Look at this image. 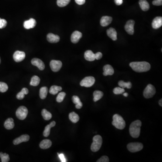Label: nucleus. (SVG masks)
Masks as SVG:
<instances>
[{"instance_id":"6e6552de","label":"nucleus","mask_w":162,"mask_h":162,"mask_svg":"<svg viewBox=\"0 0 162 162\" xmlns=\"http://www.w3.org/2000/svg\"><path fill=\"white\" fill-rule=\"evenodd\" d=\"M95 79L93 77L89 76L85 77L80 82V86L86 87H90L94 84Z\"/></svg>"},{"instance_id":"a211bd4d","label":"nucleus","mask_w":162,"mask_h":162,"mask_svg":"<svg viewBox=\"0 0 162 162\" xmlns=\"http://www.w3.org/2000/svg\"><path fill=\"white\" fill-rule=\"evenodd\" d=\"M112 21V18L110 16H104L101 18L100 23L103 27H106L110 24Z\"/></svg>"},{"instance_id":"f8f14e48","label":"nucleus","mask_w":162,"mask_h":162,"mask_svg":"<svg viewBox=\"0 0 162 162\" xmlns=\"http://www.w3.org/2000/svg\"><path fill=\"white\" fill-rule=\"evenodd\" d=\"M31 63L33 65L37 66L40 70H43L45 68V66L43 61L38 58L32 59Z\"/></svg>"},{"instance_id":"412c9836","label":"nucleus","mask_w":162,"mask_h":162,"mask_svg":"<svg viewBox=\"0 0 162 162\" xmlns=\"http://www.w3.org/2000/svg\"><path fill=\"white\" fill-rule=\"evenodd\" d=\"M84 58L86 60L89 61H93L96 60L95 55L91 50H87L84 53Z\"/></svg>"},{"instance_id":"2f4dec72","label":"nucleus","mask_w":162,"mask_h":162,"mask_svg":"<svg viewBox=\"0 0 162 162\" xmlns=\"http://www.w3.org/2000/svg\"><path fill=\"white\" fill-rule=\"evenodd\" d=\"M48 94V88L46 87H41L40 89V97L41 99H45Z\"/></svg>"},{"instance_id":"dca6fc26","label":"nucleus","mask_w":162,"mask_h":162,"mask_svg":"<svg viewBox=\"0 0 162 162\" xmlns=\"http://www.w3.org/2000/svg\"><path fill=\"white\" fill-rule=\"evenodd\" d=\"M37 24L36 21L34 19H30L28 20L25 21L24 23V26L25 28L27 29H31L35 27Z\"/></svg>"},{"instance_id":"cd10ccee","label":"nucleus","mask_w":162,"mask_h":162,"mask_svg":"<svg viewBox=\"0 0 162 162\" xmlns=\"http://www.w3.org/2000/svg\"><path fill=\"white\" fill-rule=\"evenodd\" d=\"M104 93L100 91H95L93 93V100L94 102H97L103 97Z\"/></svg>"},{"instance_id":"7ed1b4c3","label":"nucleus","mask_w":162,"mask_h":162,"mask_svg":"<svg viewBox=\"0 0 162 162\" xmlns=\"http://www.w3.org/2000/svg\"><path fill=\"white\" fill-rule=\"evenodd\" d=\"M112 125L117 129L122 130L126 126V122L124 118L120 115L115 114L113 117Z\"/></svg>"},{"instance_id":"4468645a","label":"nucleus","mask_w":162,"mask_h":162,"mask_svg":"<svg viewBox=\"0 0 162 162\" xmlns=\"http://www.w3.org/2000/svg\"><path fill=\"white\" fill-rule=\"evenodd\" d=\"M82 37V33L78 31H75L72 33L71 37V42L74 44L77 43Z\"/></svg>"},{"instance_id":"6ab92c4d","label":"nucleus","mask_w":162,"mask_h":162,"mask_svg":"<svg viewBox=\"0 0 162 162\" xmlns=\"http://www.w3.org/2000/svg\"><path fill=\"white\" fill-rule=\"evenodd\" d=\"M103 75L106 76L108 75H112L114 74V69L111 65H105L103 67Z\"/></svg>"},{"instance_id":"b1692460","label":"nucleus","mask_w":162,"mask_h":162,"mask_svg":"<svg viewBox=\"0 0 162 162\" xmlns=\"http://www.w3.org/2000/svg\"><path fill=\"white\" fill-rule=\"evenodd\" d=\"M56 122L55 121H52L51 122L50 124L47 125L45 127L44 132H43V136L45 137H48L50 134V130L51 128L54 127L56 125Z\"/></svg>"},{"instance_id":"2eb2a0df","label":"nucleus","mask_w":162,"mask_h":162,"mask_svg":"<svg viewBox=\"0 0 162 162\" xmlns=\"http://www.w3.org/2000/svg\"><path fill=\"white\" fill-rule=\"evenodd\" d=\"M162 25V17H156L153 20L152 27L155 29H157L160 28Z\"/></svg>"},{"instance_id":"c85d7f7f","label":"nucleus","mask_w":162,"mask_h":162,"mask_svg":"<svg viewBox=\"0 0 162 162\" xmlns=\"http://www.w3.org/2000/svg\"><path fill=\"white\" fill-rule=\"evenodd\" d=\"M28 93V90L26 88H23L21 91L17 95L16 98L19 100H22L24 98L25 95Z\"/></svg>"},{"instance_id":"f3484780","label":"nucleus","mask_w":162,"mask_h":162,"mask_svg":"<svg viewBox=\"0 0 162 162\" xmlns=\"http://www.w3.org/2000/svg\"><path fill=\"white\" fill-rule=\"evenodd\" d=\"M47 41L50 43H57L59 42L60 38L57 35L54 34L52 33H50L47 35Z\"/></svg>"},{"instance_id":"0eeeda50","label":"nucleus","mask_w":162,"mask_h":162,"mask_svg":"<svg viewBox=\"0 0 162 162\" xmlns=\"http://www.w3.org/2000/svg\"><path fill=\"white\" fill-rule=\"evenodd\" d=\"M28 114L27 108L24 106L19 107L16 112V115L19 119L23 120L26 118Z\"/></svg>"},{"instance_id":"aec40b11","label":"nucleus","mask_w":162,"mask_h":162,"mask_svg":"<svg viewBox=\"0 0 162 162\" xmlns=\"http://www.w3.org/2000/svg\"><path fill=\"white\" fill-rule=\"evenodd\" d=\"M107 34L109 38L113 41L117 40V32L116 30L113 28H110L107 30Z\"/></svg>"},{"instance_id":"f257e3e1","label":"nucleus","mask_w":162,"mask_h":162,"mask_svg":"<svg viewBox=\"0 0 162 162\" xmlns=\"http://www.w3.org/2000/svg\"><path fill=\"white\" fill-rule=\"evenodd\" d=\"M129 65L134 71L138 73H143L148 71L151 67L150 64L145 61L132 62L130 63Z\"/></svg>"},{"instance_id":"a19ab883","label":"nucleus","mask_w":162,"mask_h":162,"mask_svg":"<svg viewBox=\"0 0 162 162\" xmlns=\"http://www.w3.org/2000/svg\"><path fill=\"white\" fill-rule=\"evenodd\" d=\"M97 162H109V159L107 156H103L101 158L99 159Z\"/></svg>"},{"instance_id":"393cba45","label":"nucleus","mask_w":162,"mask_h":162,"mask_svg":"<svg viewBox=\"0 0 162 162\" xmlns=\"http://www.w3.org/2000/svg\"><path fill=\"white\" fill-rule=\"evenodd\" d=\"M72 101L75 104L76 108L77 109H80L83 107V103L81 101L79 97L77 96H73L72 97Z\"/></svg>"},{"instance_id":"f03ea898","label":"nucleus","mask_w":162,"mask_h":162,"mask_svg":"<svg viewBox=\"0 0 162 162\" xmlns=\"http://www.w3.org/2000/svg\"><path fill=\"white\" fill-rule=\"evenodd\" d=\"M142 125V122L139 120L135 121L131 124L129 128V132L130 135L132 138H139L141 132Z\"/></svg>"},{"instance_id":"de8ad7c7","label":"nucleus","mask_w":162,"mask_h":162,"mask_svg":"<svg viewBox=\"0 0 162 162\" xmlns=\"http://www.w3.org/2000/svg\"><path fill=\"white\" fill-rule=\"evenodd\" d=\"M159 104L160 105V106H162V99H160L159 101Z\"/></svg>"},{"instance_id":"09e8293b","label":"nucleus","mask_w":162,"mask_h":162,"mask_svg":"<svg viewBox=\"0 0 162 162\" xmlns=\"http://www.w3.org/2000/svg\"><path fill=\"white\" fill-rule=\"evenodd\" d=\"M123 95H124L125 97H128V94L126 93H124L123 94Z\"/></svg>"},{"instance_id":"7c9ffc66","label":"nucleus","mask_w":162,"mask_h":162,"mask_svg":"<svg viewBox=\"0 0 162 162\" xmlns=\"http://www.w3.org/2000/svg\"><path fill=\"white\" fill-rule=\"evenodd\" d=\"M42 115L45 120H49L52 118V114L46 109L42 110Z\"/></svg>"},{"instance_id":"1a4fd4ad","label":"nucleus","mask_w":162,"mask_h":162,"mask_svg":"<svg viewBox=\"0 0 162 162\" xmlns=\"http://www.w3.org/2000/svg\"><path fill=\"white\" fill-rule=\"evenodd\" d=\"M135 22L133 20H129L127 21L125 25V29L128 34L133 35L134 33V25Z\"/></svg>"},{"instance_id":"4c0bfd02","label":"nucleus","mask_w":162,"mask_h":162,"mask_svg":"<svg viewBox=\"0 0 162 162\" xmlns=\"http://www.w3.org/2000/svg\"><path fill=\"white\" fill-rule=\"evenodd\" d=\"M66 96V93L64 92H61L56 97V101L58 103H61L63 101V99Z\"/></svg>"},{"instance_id":"72a5a7b5","label":"nucleus","mask_w":162,"mask_h":162,"mask_svg":"<svg viewBox=\"0 0 162 162\" xmlns=\"http://www.w3.org/2000/svg\"><path fill=\"white\" fill-rule=\"evenodd\" d=\"M40 79L37 76H34L32 77L31 80L30 82V85L32 86H37L40 83Z\"/></svg>"},{"instance_id":"f704fd0d","label":"nucleus","mask_w":162,"mask_h":162,"mask_svg":"<svg viewBox=\"0 0 162 162\" xmlns=\"http://www.w3.org/2000/svg\"><path fill=\"white\" fill-rule=\"evenodd\" d=\"M70 0H57V5L60 7H65L69 4Z\"/></svg>"},{"instance_id":"c756f323","label":"nucleus","mask_w":162,"mask_h":162,"mask_svg":"<svg viewBox=\"0 0 162 162\" xmlns=\"http://www.w3.org/2000/svg\"><path fill=\"white\" fill-rule=\"evenodd\" d=\"M62 88L61 87L57 86H52L50 89L49 93L53 95L57 94L59 91H61Z\"/></svg>"},{"instance_id":"473e14b6","label":"nucleus","mask_w":162,"mask_h":162,"mask_svg":"<svg viewBox=\"0 0 162 162\" xmlns=\"http://www.w3.org/2000/svg\"><path fill=\"white\" fill-rule=\"evenodd\" d=\"M118 84L120 87L124 88V89L125 88L130 89L132 87V83L131 82H128V83H125L122 80L118 82Z\"/></svg>"},{"instance_id":"e433bc0d","label":"nucleus","mask_w":162,"mask_h":162,"mask_svg":"<svg viewBox=\"0 0 162 162\" xmlns=\"http://www.w3.org/2000/svg\"><path fill=\"white\" fill-rule=\"evenodd\" d=\"M8 89V86L7 83L3 82H0V92L5 93Z\"/></svg>"},{"instance_id":"49530a36","label":"nucleus","mask_w":162,"mask_h":162,"mask_svg":"<svg viewBox=\"0 0 162 162\" xmlns=\"http://www.w3.org/2000/svg\"><path fill=\"white\" fill-rule=\"evenodd\" d=\"M114 2L117 5H120L122 4L123 1L122 0H114Z\"/></svg>"},{"instance_id":"20e7f679","label":"nucleus","mask_w":162,"mask_h":162,"mask_svg":"<svg viewBox=\"0 0 162 162\" xmlns=\"http://www.w3.org/2000/svg\"><path fill=\"white\" fill-rule=\"evenodd\" d=\"M102 144V138L100 135L94 136L93 142L91 144V149L94 152L98 151L101 148Z\"/></svg>"},{"instance_id":"423d86ee","label":"nucleus","mask_w":162,"mask_h":162,"mask_svg":"<svg viewBox=\"0 0 162 162\" xmlns=\"http://www.w3.org/2000/svg\"><path fill=\"white\" fill-rule=\"evenodd\" d=\"M127 148L131 152H136L142 149L143 148V145L142 143L139 142L130 143L127 145Z\"/></svg>"},{"instance_id":"8fccbe9b","label":"nucleus","mask_w":162,"mask_h":162,"mask_svg":"<svg viewBox=\"0 0 162 162\" xmlns=\"http://www.w3.org/2000/svg\"><path fill=\"white\" fill-rule=\"evenodd\" d=\"M1 58H0V63H1Z\"/></svg>"},{"instance_id":"a878e982","label":"nucleus","mask_w":162,"mask_h":162,"mask_svg":"<svg viewBox=\"0 0 162 162\" xmlns=\"http://www.w3.org/2000/svg\"><path fill=\"white\" fill-rule=\"evenodd\" d=\"M139 3L140 7L142 11H148L149 9V4L146 0H140Z\"/></svg>"},{"instance_id":"c9c22d12","label":"nucleus","mask_w":162,"mask_h":162,"mask_svg":"<svg viewBox=\"0 0 162 162\" xmlns=\"http://www.w3.org/2000/svg\"><path fill=\"white\" fill-rule=\"evenodd\" d=\"M0 158L1 159L2 162H8L10 160L9 155L7 153L0 152Z\"/></svg>"},{"instance_id":"c03bdc74","label":"nucleus","mask_w":162,"mask_h":162,"mask_svg":"<svg viewBox=\"0 0 162 162\" xmlns=\"http://www.w3.org/2000/svg\"><path fill=\"white\" fill-rule=\"evenodd\" d=\"M58 155L59 156L61 162H66V160L65 158V155L63 153H61V154H59L58 153Z\"/></svg>"},{"instance_id":"58836bf2","label":"nucleus","mask_w":162,"mask_h":162,"mask_svg":"<svg viewBox=\"0 0 162 162\" xmlns=\"http://www.w3.org/2000/svg\"><path fill=\"white\" fill-rule=\"evenodd\" d=\"M114 93L115 95L121 94L124 93L125 90L124 88L120 87H116L114 88L113 90Z\"/></svg>"},{"instance_id":"37998d69","label":"nucleus","mask_w":162,"mask_h":162,"mask_svg":"<svg viewBox=\"0 0 162 162\" xmlns=\"http://www.w3.org/2000/svg\"><path fill=\"white\" fill-rule=\"evenodd\" d=\"M95 58H96V59L97 60H99L101 59L102 57V56H103L102 53H101V52H98L97 53L95 54Z\"/></svg>"},{"instance_id":"9d476101","label":"nucleus","mask_w":162,"mask_h":162,"mask_svg":"<svg viewBox=\"0 0 162 162\" xmlns=\"http://www.w3.org/2000/svg\"><path fill=\"white\" fill-rule=\"evenodd\" d=\"M62 66V63L60 60H52L50 62V67L53 72L59 71Z\"/></svg>"},{"instance_id":"4be33fe9","label":"nucleus","mask_w":162,"mask_h":162,"mask_svg":"<svg viewBox=\"0 0 162 162\" xmlns=\"http://www.w3.org/2000/svg\"><path fill=\"white\" fill-rule=\"evenodd\" d=\"M52 142L51 140L48 139L44 140L43 141L40 142V148L42 149H47L49 148L50 147L52 146Z\"/></svg>"},{"instance_id":"79ce46f5","label":"nucleus","mask_w":162,"mask_h":162,"mask_svg":"<svg viewBox=\"0 0 162 162\" xmlns=\"http://www.w3.org/2000/svg\"><path fill=\"white\" fill-rule=\"evenodd\" d=\"M153 5L159 6L162 5V0H155L152 2Z\"/></svg>"},{"instance_id":"ea45409f","label":"nucleus","mask_w":162,"mask_h":162,"mask_svg":"<svg viewBox=\"0 0 162 162\" xmlns=\"http://www.w3.org/2000/svg\"><path fill=\"white\" fill-rule=\"evenodd\" d=\"M7 21L4 19L0 18V29L5 28L7 25Z\"/></svg>"},{"instance_id":"ddd939ff","label":"nucleus","mask_w":162,"mask_h":162,"mask_svg":"<svg viewBox=\"0 0 162 162\" xmlns=\"http://www.w3.org/2000/svg\"><path fill=\"white\" fill-rule=\"evenodd\" d=\"M29 136L28 135H23L21 136L19 138H17L15 139L13 141V144L15 145H17L20 143L24 142H27L29 141Z\"/></svg>"},{"instance_id":"bb28decb","label":"nucleus","mask_w":162,"mask_h":162,"mask_svg":"<svg viewBox=\"0 0 162 162\" xmlns=\"http://www.w3.org/2000/svg\"><path fill=\"white\" fill-rule=\"evenodd\" d=\"M69 118L70 120L72 122L75 124L79 122V115L75 113L74 112H72L69 114Z\"/></svg>"},{"instance_id":"9b49d317","label":"nucleus","mask_w":162,"mask_h":162,"mask_svg":"<svg viewBox=\"0 0 162 162\" xmlns=\"http://www.w3.org/2000/svg\"><path fill=\"white\" fill-rule=\"evenodd\" d=\"M25 58V53L24 52L17 51L14 53L13 59L16 62H20L23 61Z\"/></svg>"},{"instance_id":"39448f33","label":"nucleus","mask_w":162,"mask_h":162,"mask_svg":"<svg viewBox=\"0 0 162 162\" xmlns=\"http://www.w3.org/2000/svg\"><path fill=\"white\" fill-rule=\"evenodd\" d=\"M155 93L156 90L155 87L149 84L144 90L143 96L146 99H149L153 97Z\"/></svg>"},{"instance_id":"5701e85b","label":"nucleus","mask_w":162,"mask_h":162,"mask_svg":"<svg viewBox=\"0 0 162 162\" xmlns=\"http://www.w3.org/2000/svg\"><path fill=\"white\" fill-rule=\"evenodd\" d=\"M14 119L12 118H8L6 120L4 123L5 128L8 130L13 129L15 127Z\"/></svg>"},{"instance_id":"a18cd8bd","label":"nucleus","mask_w":162,"mask_h":162,"mask_svg":"<svg viewBox=\"0 0 162 162\" xmlns=\"http://www.w3.org/2000/svg\"><path fill=\"white\" fill-rule=\"evenodd\" d=\"M75 1L79 5H82L85 3L86 0H75Z\"/></svg>"}]
</instances>
